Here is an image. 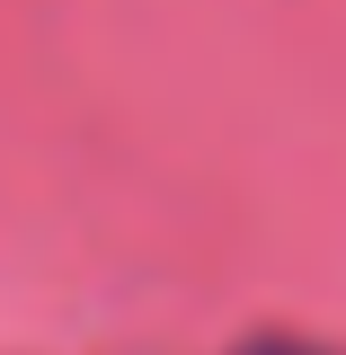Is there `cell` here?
Instances as JSON below:
<instances>
[{
    "mask_svg": "<svg viewBox=\"0 0 346 355\" xmlns=\"http://www.w3.org/2000/svg\"><path fill=\"white\" fill-rule=\"evenodd\" d=\"M231 355H338V347H320V338H249V347H231Z\"/></svg>",
    "mask_w": 346,
    "mask_h": 355,
    "instance_id": "cell-1",
    "label": "cell"
}]
</instances>
